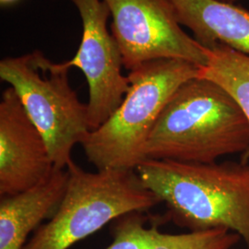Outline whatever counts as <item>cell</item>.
<instances>
[{"label":"cell","instance_id":"6da1fadb","mask_svg":"<svg viewBox=\"0 0 249 249\" xmlns=\"http://www.w3.org/2000/svg\"><path fill=\"white\" fill-rule=\"evenodd\" d=\"M136 172L176 224L190 231L235 232L249 249V163L146 159Z\"/></svg>","mask_w":249,"mask_h":249},{"label":"cell","instance_id":"7a4b0ae2","mask_svg":"<svg viewBox=\"0 0 249 249\" xmlns=\"http://www.w3.org/2000/svg\"><path fill=\"white\" fill-rule=\"evenodd\" d=\"M249 151V123L220 85L196 77L183 83L161 111L146 144V158L213 163Z\"/></svg>","mask_w":249,"mask_h":249},{"label":"cell","instance_id":"3957f363","mask_svg":"<svg viewBox=\"0 0 249 249\" xmlns=\"http://www.w3.org/2000/svg\"><path fill=\"white\" fill-rule=\"evenodd\" d=\"M200 68L182 59H158L129 71L123 102L81 144L97 170H136L156 121L177 89L198 76Z\"/></svg>","mask_w":249,"mask_h":249},{"label":"cell","instance_id":"277c9868","mask_svg":"<svg viewBox=\"0 0 249 249\" xmlns=\"http://www.w3.org/2000/svg\"><path fill=\"white\" fill-rule=\"evenodd\" d=\"M67 169L69 184L61 203L23 249H69L124 214L144 213L160 202L136 170L90 173L73 160Z\"/></svg>","mask_w":249,"mask_h":249},{"label":"cell","instance_id":"5b68a950","mask_svg":"<svg viewBox=\"0 0 249 249\" xmlns=\"http://www.w3.org/2000/svg\"><path fill=\"white\" fill-rule=\"evenodd\" d=\"M64 63L40 50L0 61V78L15 89L27 115L43 135L53 166L67 169L72 150L91 132L88 106L72 89Z\"/></svg>","mask_w":249,"mask_h":249},{"label":"cell","instance_id":"8992f818","mask_svg":"<svg viewBox=\"0 0 249 249\" xmlns=\"http://www.w3.org/2000/svg\"><path fill=\"white\" fill-rule=\"evenodd\" d=\"M111 33L131 71L158 59H182L199 68L209 62L208 50L188 36L169 0H105Z\"/></svg>","mask_w":249,"mask_h":249},{"label":"cell","instance_id":"52a82bcc","mask_svg":"<svg viewBox=\"0 0 249 249\" xmlns=\"http://www.w3.org/2000/svg\"><path fill=\"white\" fill-rule=\"evenodd\" d=\"M70 1L80 13L82 36L76 54L63 63L68 69L80 70L87 80L88 121L90 131H93L121 105L129 88V80L122 74V54L107 29L111 13L105 0Z\"/></svg>","mask_w":249,"mask_h":249},{"label":"cell","instance_id":"ba28073f","mask_svg":"<svg viewBox=\"0 0 249 249\" xmlns=\"http://www.w3.org/2000/svg\"><path fill=\"white\" fill-rule=\"evenodd\" d=\"M53 160L43 135L9 87L0 102V196H13L48 178Z\"/></svg>","mask_w":249,"mask_h":249},{"label":"cell","instance_id":"9c48e42d","mask_svg":"<svg viewBox=\"0 0 249 249\" xmlns=\"http://www.w3.org/2000/svg\"><path fill=\"white\" fill-rule=\"evenodd\" d=\"M68 169L53 167L51 175L24 192L0 199V249H23L29 234L51 218L67 191Z\"/></svg>","mask_w":249,"mask_h":249},{"label":"cell","instance_id":"30bf717a","mask_svg":"<svg viewBox=\"0 0 249 249\" xmlns=\"http://www.w3.org/2000/svg\"><path fill=\"white\" fill-rule=\"evenodd\" d=\"M179 23L206 49L223 45L249 55V10L216 0H169Z\"/></svg>","mask_w":249,"mask_h":249},{"label":"cell","instance_id":"8fae6325","mask_svg":"<svg viewBox=\"0 0 249 249\" xmlns=\"http://www.w3.org/2000/svg\"><path fill=\"white\" fill-rule=\"evenodd\" d=\"M147 222L140 212L117 218L112 225L113 241L106 249H232L242 240L239 234L221 228L173 234Z\"/></svg>","mask_w":249,"mask_h":249},{"label":"cell","instance_id":"7c38bea8","mask_svg":"<svg viewBox=\"0 0 249 249\" xmlns=\"http://www.w3.org/2000/svg\"><path fill=\"white\" fill-rule=\"evenodd\" d=\"M207 50L209 62L200 68L197 77L212 80L225 89L249 123V55L223 45Z\"/></svg>","mask_w":249,"mask_h":249},{"label":"cell","instance_id":"4fadbf2b","mask_svg":"<svg viewBox=\"0 0 249 249\" xmlns=\"http://www.w3.org/2000/svg\"><path fill=\"white\" fill-rule=\"evenodd\" d=\"M16 1H18V0H0L2 5H9V4H12V3H14Z\"/></svg>","mask_w":249,"mask_h":249},{"label":"cell","instance_id":"5bb4252c","mask_svg":"<svg viewBox=\"0 0 249 249\" xmlns=\"http://www.w3.org/2000/svg\"><path fill=\"white\" fill-rule=\"evenodd\" d=\"M216 1H219V2H223V3H229V4H233L235 1L237 0H216Z\"/></svg>","mask_w":249,"mask_h":249}]
</instances>
